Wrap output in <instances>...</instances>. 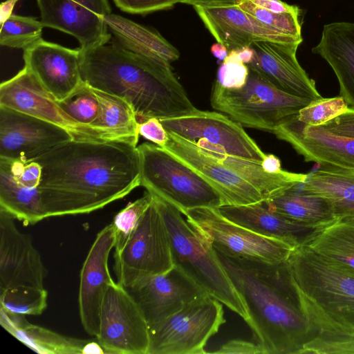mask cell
I'll list each match as a JSON object with an SVG mask.
<instances>
[{
    "label": "cell",
    "mask_w": 354,
    "mask_h": 354,
    "mask_svg": "<svg viewBox=\"0 0 354 354\" xmlns=\"http://www.w3.org/2000/svg\"><path fill=\"white\" fill-rule=\"evenodd\" d=\"M300 188L324 198L336 218L354 217V167L319 164Z\"/></svg>",
    "instance_id": "4316f807"
},
{
    "label": "cell",
    "mask_w": 354,
    "mask_h": 354,
    "mask_svg": "<svg viewBox=\"0 0 354 354\" xmlns=\"http://www.w3.org/2000/svg\"><path fill=\"white\" fill-rule=\"evenodd\" d=\"M312 52L332 68L339 84V95L354 109V23L325 25L320 41Z\"/></svg>",
    "instance_id": "d4e9b609"
},
{
    "label": "cell",
    "mask_w": 354,
    "mask_h": 354,
    "mask_svg": "<svg viewBox=\"0 0 354 354\" xmlns=\"http://www.w3.org/2000/svg\"><path fill=\"white\" fill-rule=\"evenodd\" d=\"M229 221L262 236L284 241L295 248L316 228L288 218L271 209L264 201L218 207Z\"/></svg>",
    "instance_id": "cb8c5ba5"
},
{
    "label": "cell",
    "mask_w": 354,
    "mask_h": 354,
    "mask_svg": "<svg viewBox=\"0 0 354 354\" xmlns=\"http://www.w3.org/2000/svg\"><path fill=\"white\" fill-rule=\"evenodd\" d=\"M211 52L217 59L223 61L228 55V50L223 44L217 42L211 46Z\"/></svg>",
    "instance_id": "f5cc1de1"
},
{
    "label": "cell",
    "mask_w": 354,
    "mask_h": 354,
    "mask_svg": "<svg viewBox=\"0 0 354 354\" xmlns=\"http://www.w3.org/2000/svg\"><path fill=\"white\" fill-rule=\"evenodd\" d=\"M254 55L251 46H244L229 51L224 60L239 62L247 65L252 61Z\"/></svg>",
    "instance_id": "c3c4849f"
},
{
    "label": "cell",
    "mask_w": 354,
    "mask_h": 354,
    "mask_svg": "<svg viewBox=\"0 0 354 354\" xmlns=\"http://www.w3.org/2000/svg\"><path fill=\"white\" fill-rule=\"evenodd\" d=\"M0 324L10 334L32 351L42 354H84L89 340L64 336L32 324L24 315L0 308Z\"/></svg>",
    "instance_id": "f1b7e54d"
},
{
    "label": "cell",
    "mask_w": 354,
    "mask_h": 354,
    "mask_svg": "<svg viewBox=\"0 0 354 354\" xmlns=\"http://www.w3.org/2000/svg\"><path fill=\"white\" fill-rule=\"evenodd\" d=\"M248 75L249 68L246 64L223 60L218 69L216 82L223 88L238 89L245 85Z\"/></svg>",
    "instance_id": "ab89813d"
},
{
    "label": "cell",
    "mask_w": 354,
    "mask_h": 354,
    "mask_svg": "<svg viewBox=\"0 0 354 354\" xmlns=\"http://www.w3.org/2000/svg\"><path fill=\"white\" fill-rule=\"evenodd\" d=\"M99 102L97 118L92 124L111 140H120L138 145V120L136 113L125 99L91 88Z\"/></svg>",
    "instance_id": "d6a6232c"
},
{
    "label": "cell",
    "mask_w": 354,
    "mask_h": 354,
    "mask_svg": "<svg viewBox=\"0 0 354 354\" xmlns=\"http://www.w3.org/2000/svg\"><path fill=\"white\" fill-rule=\"evenodd\" d=\"M0 209V291L18 287L44 288L47 270L29 234Z\"/></svg>",
    "instance_id": "d6986e66"
},
{
    "label": "cell",
    "mask_w": 354,
    "mask_h": 354,
    "mask_svg": "<svg viewBox=\"0 0 354 354\" xmlns=\"http://www.w3.org/2000/svg\"><path fill=\"white\" fill-rule=\"evenodd\" d=\"M44 28L37 18L12 13L1 24L0 44L24 50L42 39Z\"/></svg>",
    "instance_id": "836d02e7"
},
{
    "label": "cell",
    "mask_w": 354,
    "mask_h": 354,
    "mask_svg": "<svg viewBox=\"0 0 354 354\" xmlns=\"http://www.w3.org/2000/svg\"><path fill=\"white\" fill-rule=\"evenodd\" d=\"M236 3L243 11L261 24L298 40H303L299 21L301 10L278 14L260 8L248 0H240Z\"/></svg>",
    "instance_id": "8d00e7d4"
},
{
    "label": "cell",
    "mask_w": 354,
    "mask_h": 354,
    "mask_svg": "<svg viewBox=\"0 0 354 354\" xmlns=\"http://www.w3.org/2000/svg\"><path fill=\"white\" fill-rule=\"evenodd\" d=\"M114 261L117 282L127 288L142 277L165 273L174 266L166 224L153 198L133 234L114 253Z\"/></svg>",
    "instance_id": "30bf717a"
},
{
    "label": "cell",
    "mask_w": 354,
    "mask_h": 354,
    "mask_svg": "<svg viewBox=\"0 0 354 354\" xmlns=\"http://www.w3.org/2000/svg\"><path fill=\"white\" fill-rule=\"evenodd\" d=\"M37 3L44 26L74 37L80 48L111 40L105 21L111 13L109 0H37Z\"/></svg>",
    "instance_id": "4fadbf2b"
},
{
    "label": "cell",
    "mask_w": 354,
    "mask_h": 354,
    "mask_svg": "<svg viewBox=\"0 0 354 354\" xmlns=\"http://www.w3.org/2000/svg\"><path fill=\"white\" fill-rule=\"evenodd\" d=\"M152 202V196L146 192L143 196L130 202L114 217L111 223L115 232V252H120L138 227Z\"/></svg>",
    "instance_id": "d590c367"
},
{
    "label": "cell",
    "mask_w": 354,
    "mask_h": 354,
    "mask_svg": "<svg viewBox=\"0 0 354 354\" xmlns=\"http://www.w3.org/2000/svg\"><path fill=\"white\" fill-rule=\"evenodd\" d=\"M82 80L91 88L125 99L138 122L181 117L197 109L165 64L133 53L111 39L80 48Z\"/></svg>",
    "instance_id": "3957f363"
},
{
    "label": "cell",
    "mask_w": 354,
    "mask_h": 354,
    "mask_svg": "<svg viewBox=\"0 0 354 354\" xmlns=\"http://www.w3.org/2000/svg\"><path fill=\"white\" fill-rule=\"evenodd\" d=\"M319 126L335 135L354 138V109L348 107L342 114Z\"/></svg>",
    "instance_id": "7bdbcfd3"
},
{
    "label": "cell",
    "mask_w": 354,
    "mask_h": 354,
    "mask_svg": "<svg viewBox=\"0 0 354 354\" xmlns=\"http://www.w3.org/2000/svg\"><path fill=\"white\" fill-rule=\"evenodd\" d=\"M272 133L288 142L306 162L354 167V138L335 135L321 126L307 125L297 118V114Z\"/></svg>",
    "instance_id": "603a6c76"
},
{
    "label": "cell",
    "mask_w": 354,
    "mask_h": 354,
    "mask_svg": "<svg viewBox=\"0 0 354 354\" xmlns=\"http://www.w3.org/2000/svg\"><path fill=\"white\" fill-rule=\"evenodd\" d=\"M193 7L217 42L225 46L228 52L250 46L259 41L299 45L302 42L261 24L243 11L236 3Z\"/></svg>",
    "instance_id": "ac0fdd59"
},
{
    "label": "cell",
    "mask_w": 354,
    "mask_h": 354,
    "mask_svg": "<svg viewBox=\"0 0 354 354\" xmlns=\"http://www.w3.org/2000/svg\"><path fill=\"white\" fill-rule=\"evenodd\" d=\"M0 308L21 315H39L47 306L44 288L18 286L0 291Z\"/></svg>",
    "instance_id": "e575fe53"
},
{
    "label": "cell",
    "mask_w": 354,
    "mask_h": 354,
    "mask_svg": "<svg viewBox=\"0 0 354 354\" xmlns=\"http://www.w3.org/2000/svg\"><path fill=\"white\" fill-rule=\"evenodd\" d=\"M202 151L253 185L263 194L265 200L298 183H304L308 178V174L283 169L278 173H269L263 169L260 162L230 156L218 151Z\"/></svg>",
    "instance_id": "1f68e13d"
},
{
    "label": "cell",
    "mask_w": 354,
    "mask_h": 354,
    "mask_svg": "<svg viewBox=\"0 0 354 354\" xmlns=\"http://www.w3.org/2000/svg\"><path fill=\"white\" fill-rule=\"evenodd\" d=\"M252 3L274 13H286L300 10L297 6L289 5L281 0H248Z\"/></svg>",
    "instance_id": "bcb514c9"
},
{
    "label": "cell",
    "mask_w": 354,
    "mask_h": 354,
    "mask_svg": "<svg viewBox=\"0 0 354 354\" xmlns=\"http://www.w3.org/2000/svg\"><path fill=\"white\" fill-rule=\"evenodd\" d=\"M140 185L176 207L181 214L197 207L224 205L221 195L198 172L156 144L138 147Z\"/></svg>",
    "instance_id": "52a82bcc"
},
{
    "label": "cell",
    "mask_w": 354,
    "mask_h": 354,
    "mask_svg": "<svg viewBox=\"0 0 354 354\" xmlns=\"http://www.w3.org/2000/svg\"><path fill=\"white\" fill-rule=\"evenodd\" d=\"M57 103L67 115L86 127H93L92 124L99 114L100 105L97 98L91 87L84 82L69 97Z\"/></svg>",
    "instance_id": "74e56055"
},
{
    "label": "cell",
    "mask_w": 354,
    "mask_h": 354,
    "mask_svg": "<svg viewBox=\"0 0 354 354\" xmlns=\"http://www.w3.org/2000/svg\"><path fill=\"white\" fill-rule=\"evenodd\" d=\"M0 106L58 125L69 131L74 138L110 140L102 131L82 125L67 115L26 67L1 84Z\"/></svg>",
    "instance_id": "9a60e30c"
},
{
    "label": "cell",
    "mask_w": 354,
    "mask_h": 354,
    "mask_svg": "<svg viewBox=\"0 0 354 354\" xmlns=\"http://www.w3.org/2000/svg\"><path fill=\"white\" fill-rule=\"evenodd\" d=\"M162 147L198 172L222 196L224 203L244 205L265 200L263 194L229 167L210 157L195 145L168 132Z\"/></svg>",
    "instance_id": "44dd1931"
},
{
    "label": "cell",
    "mask_w": 354,
    "mask_h": 354,
    "mask_svg": "<svg viewBox=\"0 0 354 354\" xmlns=\"http://www.w3.org/2000/svg\"><path fill=\"white\" fill-rule=\"evenodd\" d=\"M105 21L111 39L133 53L165 64L180 57L178 50L153 28L112 12Z\"/></svg>",
    "instance_id": "484cf974"
},
{
    "label": "cell",
    "mask_w": 354,
    "mask_h": 354,
    "mask_svg": "<svg viewBox=\"0 0 354 354\" xmlns=\"http://www.w3.org/2000/svg\"><path fill=\"white\" fill-rule=\"evenodd\" d=\"M216 254L247 306V324L266 354H302L316 333L287 261L268 263Z\"/></svg>",
    "instance_id": "7a4b0ae2"
},
{
    "label": "cell",
    "mask_w": 354,
    "mask_h": 354,
    "mask_svg": "<svg viewBox=\"0 0 354 354\" xmlns=\"http://www.w3.org/2000/svg\"><path fill=\"white\" fill-rule=\"evenodd\" d=\"M96 338L105 353L147 354V322L129 291L118 282L109 286L104 297Z\"/></svg>",
    "instance_id": "7c38bea8"
},
{
    "label": "cell",
    "mask_w": 354,
    "mask_h": 354,
    "mask_svg": "<svg viewBox=\"0 0 354 354\" xmlns=\"http://www.w3.org/2000/svg\"><path fill=\"white\" fill-rule=\"evenodd\" d=\"M298 183L265 201L271 209L297 222L317 227L334 221L328 202L302 190Z\"/></svg>",
    "instance_id": "4dcf8cb0"
},
{
    "label": "cell",
    "mask_w": 354,
    "mask_h": 354,
    "mask_svg": "<svg viewBox=\"0 0 354 354\" xmlns=\"http://www.w3.org/2000/svg\"><path fill=\"white\" fill-rule=\"evenodd\" d=\"M33 160L46 218L92 212L140 185L138 146L124 140L73 138Z\"/></svg>",
    "instance_id": "6da1fadb"
},
{
    "label": "cell",
    "mask_w": 354,
    "mask_h": 354,
    "mask_svg": "<svg viewBox=\"0 0 354 354\" xmlns=\"http://www.w3.org/2000/svg\"><path fill=\"white\" fill-rule=\"evenodd\" d=\"M127 290L138 304L149 327L207 295L176 266L165 273L142 277Z\"/></svg>",
    "instance_id": "2e32d148"
},
{
    "label": "cell",
    "mask_w": 354,
    "mask_h": 354,
    "mask_svg": "<svg viewBox=\"0 0 354 354\" xmlns=\"http://www.w3.org/2000/svg\"><path fill=\"white\" fill-rule=\"evenodd\" d=\"M19 0H6L0 6V22H4L12 14L15 6Z\"/></svg>",
    "instance_id": "f907efd6"
},
{
    "label": "cell",
    "mask_w": 354,
    "mask_h": 354,
    "mask_svg": "<svg viewBox=\"0 0 354 354\" xmlns=\"http://www.w3.org/2000/svg\"><path fill=\"white\" fill-rule=\"evenodd\" d=\"M139 134L159 147H163L168 141L169 134L160 120L151 118L139 122Z\"/></svg>",
    "instance_id": "ee69618b"
},
{
    "label": "cell",
    "mask_w": 354,
    "mask_h": 354,
    "mask_svg": "<svg viewBox=\"0 0 354 354\" xmlns=\"http://www.w3.org/2000/svg\"><path fill=\"white\" fill-rule=\"evenodd\" d=\"M240 0H180V3L195 5H212L223 3H234Z\"/></svg>",
    "instance_id": "816d5d0a"
},
{
    "label": "cell",
    "mask_w": 354,
    "mask_h": 354,
    "mask_svg": "<svg viewBox=\"0 0 354 354\" xmlns=\"http://www.w3.org/2000/svg\"><path fill=\"white\" fill-rule=\"evenodd\" d=\"M73 138L58 125L0 106V158L33 160Z\"/></svg>",
    "instance_id": "5bb4252c"
},
{
    "label": "cell",
    "mask_w": 354,
    "mask_h": 354,
    "mask_svg": "<svg viewBox=\"0 0 354 354\" xmlns=\"http://www.w3.org/2000/svg\"><path fill=\"white\" fill-rule=\"evenodd\" d=\"M299 44L270 41L254 42L252 61L249 68L261 74L278 89L300 97L317 100L322 95L315 81L300 66L296 57Z\"/></svg>",
    "instance_id": "7402d4cb"
},
{
    "label": "cell",
    "mask_w": 354,
    "mask_h": 354,
    "mask_svg": "<svg viewBox=\"0 0 354 354\" xmlns=\"http://www.w3.org/2000/svg\"><path fill=\"white\" fill-rule=\"evenodd\" d=\"M160 121L167 132L203 151H218L260 163L266 155L239 123L221 113L196 109L186 115Z\"/></svg>",
    "instance_id": "8fae6325"
},
{
    "label": "cell",
    "mask_w": 354,
    "mask_h": 354,
    "mask_svg": "<svg viewBox=\"0 0 354 354\" xmlns=\"http://www.w3.org/2000/svg\"><path fill=\"white\" fill-rule=\"evenodd\" d=\"M151 194L166 224L174 266L247 323V306L216 250L199 236L176 207Z\"/></svg>",
    "instance_id": "277c9868"
},
{
    "label": "cell",
    "mask_w": 354,
    "mask_h": 354,
    "mask_svg": "<svg viewBox=\"0 0 354 354\" xmlns=\"http://www.w3.org/2000/svg\"><path fill=\"white\" fill-rule=\"evenodd\" d=\"M312 100L278 89L251 68L241 88H225L215 81L210 98L213 109L227 114L241 126L272 133Z\"/></svg>",
    "instance_id": "8992f818"
},
{
    "label": "cell",
    "mask_w": 354,
    "mask_h": 354,
    "mask_svg": "<svg viewBox=\"0 0 354 354\" xmlns=\"http://www.w3.org/2000/svg\"><path fill=\"white\" fill-rule=\"evenodd\" d=\"M80 48L73 49L43 39L24 50V67L56 101L62 102L83 84Z\"/></svg>",
    "instance_id": "e0dca14e"
},
{
    "label": "cell",
    "mask_w": 354,
    "mask_h": 354,
    "mask_svg": "<svg viewBox=\"0 0 354 354\" xmlns=\"http://www.w3.org/2000/svg\"><path fill=\"white\" fill-rule=\"evenodd\" d=\"M112 223L97 234L80 272L79 312L82 325L91 336H97L102 304L108 287L114 281L109 270V254L115 246Z\"/></svg>",
    "instance_id": "ffe728a7"
},
{
    "label": "cell",
    "mask_w": 354,
    "mask_h": 354,
    "mask_svg": "<svg viewBox=\"0 0 354 354\" xmlns=\"http://www.w3.org/2000/svg\"><path fill=\"white\" fill-rule=\"evenodd\" d=\"M9 160L17 178L21 183L29 187H39L41 180L42 167L38 162Z\"/></svg>",
    "instance_id": "b9f144b4"
},
{
    "label": "cell",
    "mask_w": 354,
    "mask_h": 354,
    "mask_svg": "<svg viewBox=\"0 0 354 354\" xmlns=\"http://www.w3.org/2000/svg\"><path fill=\"white\" fill-rule=\"evenodd\" d=\"M348 105L342 96L330 98L322 97L312 100L297 114V118L304 124L319 126L342 114Z\"/></svg>",
    "instance_id": "f35d334b"
},
{
    "label": "cell",
    "mask_w": 354,
    "mask_h": 354,
    "mask_svg": "<svg viewBox=\"0 0 354 354\" xmlns=\"http://www.w3.org/2000/svg\"><path fill=\"white\" fill-rule=\"evenodd\" d=\"M261 165L263 169L269 173H278L282 170L280 160L273 154L266 155Z\"/></svg>",
    "instance_id": "681fc988"
},
{
    "label": "cell",
    "mask_w": 354,
    "mask_h": 354,
    "mask_svg": "<svg viewBox=\"0 0 354 354\" xmlns=\"http://www.w3.org/2000/svg\"><path fill=\"white\" fill-rule=\"evenodd\" d=\"M287 262L309 319L354 326V273L302 245L293 250Z\"/></svg>",
    "instance_id": "5b68a950"
},
{
    "label": "cell",
    "mask_w": 354,
    "mask_h": 354,
    "mask_svg": "<svg viewBox=\"0 0 354 354\" xmlns=\"http://www.w3.org/2000/svg\"><path fill=\"white\" fill-rule=\"evenodd\" d=\"M309 321L316 333L318 331H324L344 334H354V326H344L318 320Z\"/></svg>",
    "instance_id": "7dc6e473"
},
{
    "label": "cell",
    "mask_w": 354,
    "mask_h": 354,
    "mask_svg": "<svg viewBox=\"0 0 354 354\" xmlns=\"http://www.w3.org/2000/svg\"><path fill=\"white\" fill-rule=\"evenodd\" d=\"M199 236L228 257L268 263L289 258L295 248L288 243L257 234L225 218L215 207H197L182 213Z\"/></svg>",
    "instance_id": "ba28073f"
},
{
    "label": "cell",
    "mask_w": 354,
    "mask_h": 354,
    "mask_svg": "<svg viewBox=\"0 0 354 354\" xmlns=\"http://www.w3.org/2000/svg\"><path fill=\"white\" fill-rule=\"evenodd\" d=\"M208 353L218 354H266L263 348L257 342L234 339L222 344L216 351Z\"/></svg>",
    "instance_id": "f6af8a7d"
},
{
    "label": "cell",
    "mask_w": 354,
    "mask_h": 354,
    "mask_svg": "<svg viewBox=\"0 0 354 354\" xmlns=\"http://www.w3.org/2000/svg\"><path fill=\"white\" fill-rule=\"evenodd\" d=\"M122 11L129 14L147 15L169 9L180 0H113Z\"/></svg>",
    "instance_id": "60d3db41"
},
{
    "label": "cell",
    "mask_w": 354,
    "mask_h": 354,
    "mask_svg": "<svg viewBox=\"0 0 354 354\" xmlns=\"http://www.w3.org/2000/svg\"><path fill=\"white\" fill-rule=\"evenodd\" d=\"M225 323L223 304L206 295L149 327L147 354H204L212 336Z\"/></svg>",
    "instance_id": "9c48e42d"
},
{
    "label": "cell",
    "mask_w": 354,
    "mask_h": 354,
    "mask_svg": "<svg viewBox=\"0 0 354 354\" xmlns=\"http://www.w3.org/2000/svg\"><path fill=\"white\" fill-rule=\"evenodd\" d=\"M0 209L25 225L46 218L39 187H29L17 178L11 162L0 158Z\"/></svg>",
    "instance_id": "f546056e"
},
{
    "label": "cell",
    "mask_w": 354,
    "mask_h": 354,
    "mask_svg": "<svg viewBox=\"0 0 354 354\" xmlns=\"http://www.w3.org/2000/svg\"><path fill=\"white\" fill-rule=\"evenodd\" d=\"M301 245L334 266L354 273V217L336 218L316 227Z\"/></svg>",
    "instance_id": "83f0119b"
}]
</instances>
